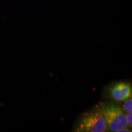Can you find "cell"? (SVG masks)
Returning <instances> with one entry per match:
<instances>
[{
	"label": "cell",
	"mask_w": 132,
	"mask_h": 132,
	"mask_svg": "<svg viewBox=\"0 0 132 132\" xmlns=\"http://www.w3.org/2000/svg\"><path fill=\"white\" fill-rule=\"evenodd\" d=\"M107 130L106 120L99 105L82 114L74 128L77 132H103Z\"/></svg>",
	"instance_id": "obj_1"
},
{
	"label": "cell",
	"mask_w": 132,
	"mask_h": 132,
	"mask_svg": "<svg viewBox=\"0 0 132 132\" xmlns=\"http://www.w3.org/2000/svg\"><path fill=\"white\" fill-rule=\"evenodd\" d=\"M100 108L111 131H118L128 127L125 110L113 100H106L100 103Z\"/></svg>",
	"instance_id": "obj_2"
},
{
	"label": "cell",
	"mask_w": 132,
	"mask_h": 132,
	"mask_svg": "<svg viewBox=\"0 0 132 132\" xmlns=\"http://www.w3.org/2000/svg\"><path fill=\"white\" fill-rule=\"evenodd\" d=\"M131 85L128 82H114L106 89V97L114 101L123 102L131 97Z\"/></svg>",
	"instance_id": "obj_3"
},
{
	"label": "cell",
	"mask_w": 132,
	"mask_h": 132,
	"mask_svg": "<svg viewBox=\"0 0 132 132\" xmlns=\"http://www.w3.org/2000/svg\"><path fill=\"white\" fill-rule=\"evenodd\" d=\"M122 108L125 111H132V99L131 97L128 98L127 100L123 101Z\"/></svg>",
	"instance_id": "obj_4"
},
{
	"label": "cell",
	"mask_w": 132,
	"mask_h": 132,
	"mask_svg": "<svg viewBox=\"0 0 132 132\" xmlns=\"http://www.w3.org/2000/svg\"><path fill=\"white\" fill-rule=\"evenodd\" d=\"M132 113L131 111H127V113H126V118H127V124L128 126L131 127L132 126Z\"/></svg>",
	"instance_id": "obj_5"
},
{
	"label": "cell",
	"mask_w": 132,
	"mask_h": 132,
	"mask_svg": "<svg viewBox=\"0 0 132 132\" xmlns=\"http://www.w3.org/2000/svg\"><path fill=\"white\" fill-rule=\"evenodd\" d=\"M121 131H131V130H130V128H127V127L121 128V129L119 130L117 132H121Z\"/></svg>",
	"instance_id": "obj_6"
}]
</instances>
